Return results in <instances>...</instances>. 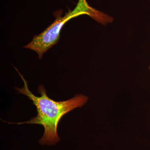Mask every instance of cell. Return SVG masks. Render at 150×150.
<instances>
[{
  "instance_id": "cell-1",
  "label": "cell",
  "mask_w": 150,
  "mask_h": 150,
  "mask_svg": "<svg viewBox=\"0 0 150 150\" xmlns=\"http://www.w3.org/2000/svg\"><path fill=\"white\" fill-rule=\"evenodd\" d=\"M24 83L22 88H15L19 93L26 96L32 100L36 108L37 115L29 121L20 123H11L14 124H37L42 125L44 128L43 137L39 140L40 145L53 146L59 142L60 138L57 133V128L61 118L68 112L75 108H81L86 104L88 98L82 94H77L73 98L63 101L56 102L49 98L46 94L44 87L40 85L38 88V92L41 95L36 96L29 90L27 82L23 76L14 67Z\"/></svg>"
},
{
  "instance_id": "cell-2",
  "label": "cell",
  "mask_w": 150,
  "mask_h": 150,
  "mask_svg": "<svg viewBox=\"0 0 150 150\" xmlns=\"http://www.w3.org/2000/svg\"><path fill=\"white\" fill-rule=\"evenodd\" d=\"M57 14L56 20L52 24L40 34L34 36L32 41L24 46V48L36 52L40 59H42L44 53L58 42L60 31L64 24L71 19L81 15L76 8L70 11L63 17L61 16L62 13Z\"/></svg>"
},
{
  "instance_id": "cell-3",
  "label": "cell",
  "mask_w": 150,
  "mask_h": 150,
  "mask_svg": "<svg viewBox=\"0 0 150 150\" xmlns=\"http://www.w3.org/2000/svg\"><path fill=\"white\" fill-rule=\"evenodd\" d=\"M89 16L103 25H106L108 23H110L112 21V17L92 7L91 13Z\"/></svg>"
},
{
  "instance_id": "cell-4",
  "label": "cell",
  "mask_w": 150,
  "mask_h": 150,
  "mask_svg": "<svg viewBox=\"0 0 150 150\" xmlns=\"http://www.w3.org/2000/svg\"><path fill=\"white\" fill-rule=\"evenodd\" d=\"M149 70L150 71V65L149 67Z\"/></svg>"
}]
</instances>
